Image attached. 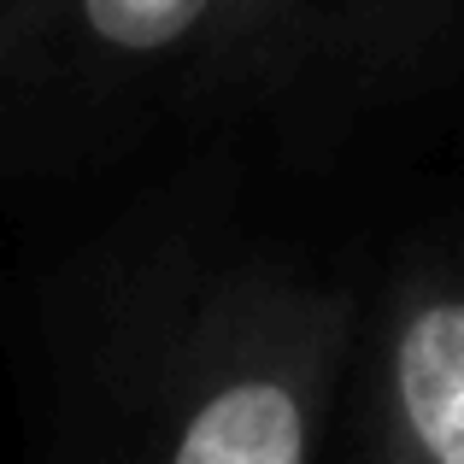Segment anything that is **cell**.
<instances>
[{"label": "cell", "instance_id": "cell-1", "mask_svg": "<svg viewBox=\"0 0 464 464\" xmlns=\"http://www.w3.org/2000/svg\"><path fill=\"white\" fill-rule=\"evenodd\" d=\"M353 300L276 265L182 276L106 371L94 464H312Z\"/></svg>", "mask_w": 464, "mask_h": 464}, {"label": "cell", "instance_id": "cell-4", "mask_svg": "<svg viewBox=\"0 0 464 464\" xmlns=\"http://www.w3.org/2000/svg\"><path fill=\"white\" fill-rule=\"evenodd\" d=\"M411 6L418 0H224L200 94L224 101L236 89H271L324 47L376 35L388 18H411Z\"/></svg>", "mask_w": 464, "mask_h": 464}, {"label": "cell", "instance_id": "cell-3", "mask_svg": "<svg viewBox=\"0 0 464 464\" xmlns=\"http://www.w3.org/2000/svg\"><path fill=\"white\" fill-rule=\"evenodd\" d=\"M382 464H464V283H418L388 317Z\"/></svg>", "mask_w": 464, "mask_h": 464}, {"label": "cell", "instance_id": "cell-2", "mask_svg": "<svg viewBox=\"0 0 464 464\" xmlns=\"http://www.w3.org/2000/svg\"><path fill=\"white\" fill-rule=\"evenodd\" d=\"M224 0H0V188L200 94Z\"/></svg>", "mask_w": 464, "mask_h": 464}]
</instances>
